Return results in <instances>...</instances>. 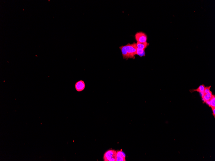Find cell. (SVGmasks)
I'll list each match as a JSON object with an SVG mask.
<instances>
[{
  "instance_id": "11",
  "label": "cell",
  "mask_w": 215,
  "mask_h": 161,
  "mask_svg": "<svg viewBox=\"0 0 215 161\" xmlns=\"http://www.w3.org/2000/svg\"><path fill=\"white\" fill-rule=\"evenodd\" d=\"M136 55H139L140 57L145 56L146 53L144 50L140 49L137 48V51H136Z\"/></svg>"
},
{
  "instance_id": "13",
  "label": "cell",
  "mask_w": 215,
  "mask_h": 161,
  "mask_svg": "<svg viewBox=\"0 0 215 161\" xmlns=\"http://www.w3.org/2000/svg\"><path fill=\"white\" fill-rule=\"evenodd\" d=\"M212 111V115L215 118V108H211Z\"/></svg>"
},
{
  "instance_id": "2",
  "label": "cell",
  "mask_w": 215,
  "mask_h": 161,
  "mask_svg": "<svg viewBox=\"0 0 215 161\" xmlns=\"http://www.w3.org/2000/svg\"><path fill=\"white\" fill-rule=\"evenodd\" d=\"M117 151L113 149L107 151L103 156V160L104 161H116Z\"/></svg>"
},
{
  "instance_id": "10",
  "label": "cell",
  "mask_w": 215,
  "mask_h": 161,
  "mask_svg": "<svg viewBox=\"0 0 215 161\" xmlns=\"http://www.w3.org/2000/svg\"><path fill=\"white\" fill-rule=\"evenodd\" d=\"M206 103L211 108H215V96L213 95L211 99L208 101L206 102Z\"/></svg>"
},
{
  "instance_id": "8",
  "label": "cell",
  "mask_w": 215,
  "mask_h": 161,
  "mask_svg": "<svg viewBox=\"0 0 215 161\" xmlns=\"http://www.w3.org/2000/svg\"><path fill=\"white\" fill-rule=\"evenodd\" d=\"M119 48L121 50L122 52L123 57L124 59H127L129 58V55L128 53L127 50H126V46H122L119 47Z\"/></svg>"
},
{
  "instance_id": "7",
  "label": "cell",
  "mask_w": 215,
  "mask_h": 161,
  "mask_svg": "<svg viewBox=\"0 0 215 161\" xmlns=\"http://www.w3.org/2000/svg\"><path fill=\"white\" fill-rule=\"evenodd\" d=\"M213 94H212V92L211 91L208 93L204 94L201 96L202 100L203 101V103H205L206 102L210 100L213 96Z\"/></svg>"
},
{
  "instance_id": "1",
  "label": "cell",
  "mask_w": 215,
  "mask_h": 161,
  "mask_svg": "<svg viewBox=\"0 0 215 161\" xmlns=\"http://www.w3.org/2000/svg\"><path fill=\"white\" fill-rule=\"evenodd\" d=\"M126 50L129 55V58L134 59L135 56L136 55L137 47L136 43L128 44L126 45Z\"/></svg>"
},
{
  "instance_id": "9",
  "label": "cell",
  "mask_w": 215,
  "mask_h": 161,
  "mask_svg": "<svg viewBox=\"0 0 215 161\" xmlns=\"http://www.w3.org/2000/svg\"><path fill=\"white\" fill-rule=\"evenodd\" d=\"M136 45L138 48L140 49L145 50L148 46H149V44L147 42L142 43L137 42Z\"/></svg>"
},
{
  "instance_id": "4",
  "label": "cell",
  "mask_w": 215,
  "mask_h": 161,
  "mask_svg": "<svg viewBox=\"0 0 215 161\" xmlns=\"http://www.w3.org/2000/svg\"><path fill=\"white\" fill-rule=\"evenodd\" d=\"M76 90L78 92H80L84 90L85 88V84L84 81L81 80L76 82L75 85Z\"/></svg>"
},
{
  "instance_id": "6",
  "label": "cell",
  "mask_w": 215,
  "mask_h": 161,
  "mask_svg": "<svg viewBox=\"0 0 215 161\" xmlns=\"http://www.w3.org/2000/svg\"><path fill=\"white\" fill-rule=\"evenodd\" d=\"M205 87L204 85L203 84V85H200L198 88L196 89H192V90H190V91L191 93H192L196 91L200 93L202 96L203 95V94H204V92Z\"/></svg>"
},
{
  "instance_id": "3",
  "label": "cell",
  "mask_w": 215,
  "mask_h": 161,
  "mask_svg": "<svg viewBox=\"0 0 215 161\" xmlns=\"http://www.w3.org/2000/svg\"><path fill=\"white\" fill-rule=\"evenodd\" d=\"M135 36V39L137 42L142 43L147 42V36L144 33L142 32H137Z\"/></svg>"
},
{
  "instance_id": "5",
  "label": "cell",
  "mask_w": 215,
  "mask_h": 161,
  "mask_svg": "<svg viewBox=\"0 0 215 161\" xmlns=\"http://www.w3.org/2000/svg\"><path fill=\"white\" fill-rule=\"evenodd\" d=\"M126 161V155L122 150L117 151L116 161Z\"/></svg>"
},
{
  "instance_id": "12",
  "label": "cell",
  "mask_w": 215,
  "mask_h": 161,
  "mask_svg": "<svg viewBox=\"0 0 215 161\" xmlns=\"http://www.w3.org/2000/svg\"><path fill=\"white\" fill-rule=\"evenodd\" d=\"M211 86H209V87H205V88L204 92V94H207L208 93L210 92L211 91L210 90V89L211 88Z\"/></svg>"
}]
</instances>
